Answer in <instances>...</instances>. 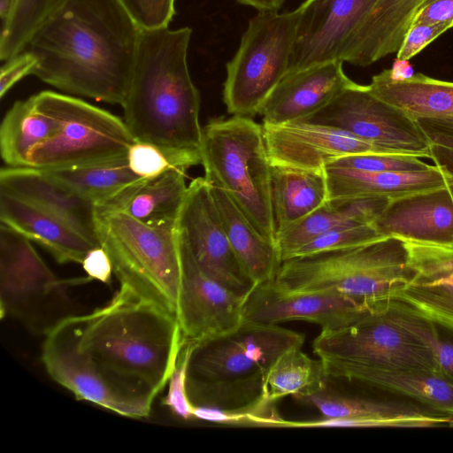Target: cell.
<instances>
[{
  "instance_id": "obj_25",
  "label": "cell",
  "mask_w": 453,
  "mask_h": 453,
  "mask_svg": "<svg viewBox=\"0 0 453 453\" xmlns=\"http://www.w3.org/2000/svg\"><path fill=\"white\" fill-rule=\"evenodd\" d=\"M186 172L142 178L96 204V211L124 213L152 226H176L188 186Z\"/></svg>"
},
{
  "instance_id": "obj_33",
  "label": "cell",
  "mask_w": 453,
  "mask_h": 453,
  "mask_svg": "<svg viewBox=\"0 0 453 453\" xmlns=\"http://www.w3.org/2000/svg\"><path fill=\"white\" fill-rule=\"evenodd\" d=\"M47 172L96 204L142 179L131 170L127 156L102 164Z\"/></svg>"
},
{
  "instance_id": "obj_45",
  "label": "cell",
  "mask_w": 453,
  "mask_h": 453,
  "mask_svg": "<svg viewBox=\"0 0 453 453\" xmlns=\"http://www.w3.org/2000/svg\"><path fill=\"white\" fill-rule=\"evenodd\" d=\"M82 268L89 279L109 284L113 273L111 258L106 250L101 246L92 248L82 263Z\"/></svg>"
},
{
  "instance_id": "obj_28",
  "label": "cell",
  "mask_w": 453,
  "mask_h": 453,
  "mask_svg": "<svg viewBox=\"0 0 453 453\" xmlns=\"http://www.w3.org/2000/svg\"><path fill=\"white\" fill-rule=\"evenodd\" d=\"M270 194L276 240L328 200L325 171L271 163Z\"/></svg>"
},
{
  "instance_id": "obj_5",
  "label": "cell",
  "mask_w": 453,
  "mask_h": 453,
  "mask_svg": "<svg viewBox=\"0 0 453 453\" xmlns=\"http://www.w3.org/2000/svg\"><path fill=\"white\" fill-rule=\"evenodd\" d=\"M414 276L403 241L389 236L289 258L272 283L284 293L339 294L381 311Z\"/></svg>"
},
{
  "instance_id": "obj_36",
  "label": "cell",
  "mask_w": 453,
  "mask_h": 453,
  "mask_svg": "<svg viewBox=\"0 0 453 453\" xmlns=\"http://www.w3.org/2000/svg\"><path fill=\"white\" fill-rule=\"evenodd\" d=\"M67 0H13L2 24L0 58L8 60L19 53L28 38Z\"/></svg>"
},
{
  "instance_id": "obj_46",
  "label": "cell",
  "mask_w": 453,
  "mask_h": 453,
  "mask_svg": "<svg viewBox=\"0 0 453 453\" xmlns=\"http://www.w3.org/2000/svg\"><path fill=\"white\" fill-rule=\"evenodd\" d=\"M412 24H448L453 27V0H434L417 13Z\"/></svg>"
},
{
  "instance_id": "obj_15",
  "label": "cell",
  "mask_w": 453,
  "mask_h": 453,
  "mask_svg": "<svg viewBox=\"0 0 453 453\" xmlns=\"http://www.w3.org/2000/svg\"><path fill=\"white\" fill-rule=\"evenodd\" d=\"M63 286L30 240L0 223L1 318L11 316L35 324L42 303Z\"/></svg>"
},
{
  "instance_id": "obj_18",
  "label": "cell",
  "mask_w": 453,
  "mask_h": 453,
  "mask_svg": "<svg viewBox=\"0 0 453 453\" xmlns=\"http://www.w3.org/2000/svg\"><path fill=\"white\" fill-rule=\"evenodd\" d=\"M270 162L309 170L343 157L395 154L335 127L301 120L262 124Z\"/></svg>"
},
{
  "instance_id": "obj_53",
  "label": "cell",
  "mask_w": 453,
  "mask_h": 453,
  "mask_svg": "<svg viewBox=\"0 0 453 453\" xmlns=\"http://www.w3.org/2000/svg\"><path fill=\"white\" fill-rule=\"evenodd\" d=\"M432 1H434V0H427L426 4H428L429 2H432Z\"/></svg>"
},
{
  "instance_id": "obj_47",
  "label": "cell",
  "mask_w": 453,
  "mask_h": 453,
  "mask_svg": "<svg viewBox=\"0 0 453 453\" xmlns=\"http://www.w3.org/2000/svg\"><path fill=\"white\" fill-rule=\"evenodd\" d=\"M417 122L433 144L453 149V128L434 119H421Z\"/></svg>"
},
{
  "instance_id": "obj_22",
  "label": "cell",
  "mask_w": 453,
  "mask_h": 453,
  "mask_svg": "<svg viewBox=\"0 0 453 453\" xmlns=\"http://www.w3.org/2000/svg\"><path fill=\"white\" fill-rule=\"evenodd\" d=\"M329 199L399 198L449 187L453 173L437 165L419 172L364 171L326 166Z\"/></svg>"
},
{
  "instance_id": "obj_48",
  "label": "cell",
  "mask_w": 453,
  "mask_h": 453,
  "mask_svg": "<svg viewBox=\"0 0 453 453\" xmlns=\"http://www.w3.org/2000/svg\"><path fill=\"white\" fill-rule=\"evenodd\" d=\"M430 159L434 165L453 173V149L432 143ZM448 188L453 200V184L449 185Z\"/></svg>"
},
{
  "instance_id": "obj_13",
  "label": "cell",
  "mask_w": 453,
  "mask_h": 453,
  "mask_svg": "<svg viewBox=\"0 0 453 453\" xmlns=\"http://www.w3.org/2000/svg\"><path fill=\"white\" fill-rule=\"evenodd\" d=\"M298 402L316 408L323 419L288 421V427L350 426L422 428L448 425L451 416L407 399L383 400L342 394L326 386Z\"/></svg>"
},
{
  "instance_id": "obj_35",
  "label": "cell",
  "mask_w": 453,
  "mask_h": 453,
  "mask_svg": "<svg viewBox=\"0 0 453 453\" xmlns=\"http://www.w3.org/2000/svg\"><path fill=\"white\" fill-rule=\"evenodd\" d=\"M388 318L432 351L439 371L453 380V328L428 320L405 303L391 299L385 307Z\"/></svg>"
},
{
  "instance_id": "obj_16",
  "label": "cell",
  "mask_w": 453,
  "mask_h": 453,
  "mask_svg": "<svg viewBox=\"0 0 453 453\" xmlns=\"http://www.w3.org/2000/svg\"><path fill=\"white\" fill-rule=\"evenodd\" d=\"M377 0H305L288 72L341 60L345 46Z\"/></svg>"
},
{
  "instance_id": "obj_17",
  "label": "cell",
  "mask_w": 453,
  "mask_h": 453,
  "mask_svg": "<svg viewBox=\"0 0 453 453\" xmlns=\"http://www.w3.org/2000/svg\"><path fill=\"white\" fill-rule=\"evenodd\" d=\"M376 311H380L343 295L284 293L270 281L255 287L246 296L242 322L278 325L304 320L319 325L321 330H334Z\"/></svg>"
},
{
  "instance_id": "obj_7",
  "label": "cell",
  "mask_w": 453,
  "mask_h": 453,
  "mask_svg": "<svg viewBox=\"0 0 453 453\" xmlns=\"http://www.w3.org/2000/svg\"><path fill=\"white\" fill-rule=\"evenodd\" d=\"M96 222L99 245L119 285L177 317L181 268L176 226H148L113 211H96Z\"/></svg>"
},
{
  "instance_id": "obj_44",
  "label": "cell",
  "mask_w": 453,
  "mask_h": 453,
  "mask_svg": "<svg viewBox=\"0 0 453 453\" xmlns=\"http://www.w3.org/2000/svg\"><path fill=\"white\" fill-rule=\"evenodd\" d=\"M35 65L36 59L25 50L6 60L0 72V96L4 97L15 83L32 74Z\"/></svg>"
},
{
  "instance_id": "obj_40",
  "label": "cell",
  "mask_w": 453,
  "mask_h": 453,
  "mask_svg": "<svg viewBox=\"0 0 453 453\" xmlns=\"http://www.w3.org/2000/svg\"><path fill=\"white\" fill-rule=\"evenodd\" d=\"M408 264L421 277H434L453 273V245L403 241Z\"/></svg>"
},
{
  "instance_id": "obj_30",
  "label": "cell",
  "mask_w": 453,
  "mask_h": 453,
  "mask_svg": "<svg viewBox=\"0 0 453 453\" xmlns=\"http://www.w3.org/2000/svg\"><path fill=\"white\" fill-rule=\"evenodd\" d=\"M389 199L365 197L329 199L276 237L281 262L301 247L336 227L373 224Z\"/></svg>"
},
{
  "instance_id": "obj_42",
  "label": "cell",
  "mask_w": 453,
  "mask_h": 453,
  "mask_svg": "<svg viewBox=\"0 0 453 453\" xmlns=\"http://www.w3.org/2000/svg\"><path fill=\"white\" fill-rule=\"evenodd\" d=\"M189 350V342H184L168 381V391L164 400V404L183 419L193 418L194 408L188 399L186 385Z\"/></svg>"
},
{
  "instance_id": "obj_14",
  "label": "cell",
  "mask_w": 453,
  "mask_h": 453,
  "mask_svg": "<svg viewBox=\"0 0 453 453\" xmlns=\"http://www.w3.org/2000/svg\"><path fill=\"white\" fill-rule=\"evenodd\" d=\"M178 239L181 276L177 319L183 342H199L236 329L242 323L246 296L207 275L179 234Z\"/></svg>"
},
{
  "instance_id": "obj_49",
  "label": "cell",
  "mask_w": 453,
  "mask_h": 453,
  "mask_svg": "<svg viewBox=\"0 0 453 453\" xmlns=\"http://www.w3.org/2000/svg\"><path fill=\"white\" fill-rule=\"evenodd\" d=\"M239 3L251 6L258 12L279 11L285 0H236Z\"/></svg>"
},
{
  "instance_id": "obj_37",
  "label": "cell",
  "mask_w": 453,
  "mask_h": 453,
  "mask_svg": "<svg viewBox=\"0 0 453 453\" xmlns=\"http://www.w3.org/2000/svg\"><path fill=\"white\" fill-rule=\"evenodd\" d=\"M128 165L140 178H153L172 170H187L202 163L199 150L135 141L127 152Z\"/></svg>"
},
{
  "instance_id": "obj_2",
  "label": "cell",
  "mask_w": 453,
  "mask_h": 453,
  "mask_svg": "<svg viewBox=\"0 0 453 453\" xmlns=\"http://www.w3.org/2000/svg\"><path fill=\"white\" fill-rule=\"evenodd\" d=\"M142 28L119 0H67L27 41L32 73L70 94L122 104ZM21 50V51H22Z\"/></svg>"
},
{
  "instance_id": "obj_20",
  "label": "cell",
  "mask_w": 453,
  "mask_h": 453,
  "mask_svg": "<svg viewBox=\"0 0 453 453\" xmlns=\"http://www.w3.org/2000/svg\"><path fill=\"white\" fill-rule=\"evenodd\" d=\"M0 192L51 213L99 245L96 204L50 173L35 167H3Z\"/></svg>"
},
{
  "instance_id": "obj_11",
  "label": "cell",
  "mask_w": 453,
  "mask_h": 453,
  "mask_svg": "<svg viewBox=\"0 0 453 453\" xmlns=\"http://www.w3.org/2000/svg\"><path fill=\"white\" fill-rule=\"evenodd\" d=\"M301 121L343 129L395 154L431 158L432 142L418 122L357 84L326 107Z\"/></svg>"
},
{
  "instance_id": "obj_52",
  "label": "cell",
  "mask_w": 453,
  "mask_h": 453,
  "mask_svg": "<svg viewBox=\"0 0 453 453\" xmlns=\"http://www.w3.org/2000/svg\"><path fill=\"white\" fill-rule=\"evenodd\" d=\"M447 426H449V427H453V418H451V419L449 421V423H448Z\"/></svg>"
},
{
  "instance_id": "obj_31",
  "label": "cell",
  "mask_w": 453,
  "mask_h": 453,
  "mask_svg": "<svg viewBox=\"0 0 453 453\" xmlns=\"http://www.w3.org/2000/svg\"><path fill=\"white\" fill-rule=\"evenodd\" d=\"M58 125V120L39 105L34 96L15 102L0 127V151L5 165L29 166L32 152L55 134Z\"/></svg>"
},
{
  "instance_id": "obj_8",
  "label": "cell",
  "mask_w": 453,
  "mask_h": 453,
  "mask_svg": "<svg viewBox=\"0 0 453 453\" xmlns=\"http://www.w3.org/2000/svg\"><path fill=\"white\" fill-rule=\"evenodd\" d=\"M34 97L59 125L32 152L30 167L51 171L110 162L127 157L135 142L124 120L81 99L53 91Z\"/></svg>"
},
{
  "instance_id": "obj_27",
  "label": "cell",
  "mask_w": 453,
  "mask_h": 453,
  "mask_svg": "<svg viewBox=\"0 0 453 453\" xmlns=\"http://www.w3.org/2000/svg\"><path fill=\"white\" fill-rule=\"evenodd\" d=\"M210 189L230 244L254 287L272 281L281 264L276 244L255 227L225 190L211 183Z\"/></svg>"
},
{
  "instance_id": "obj_29",
  "label": "cell",
  "mask_w": 453,
  "mask_h": 453,
  "mask_svg": "<svg viewBox=\"0 0 453 453\" xmlns=\"http://www.w3.org/2000/svg\"><path fill=\"white\" fill-rule=\"evenodd\" d=\"M369 90L416 121L421 119L453 118V81L437 80L417 73L395 80L389 69L372 76Z\"/></svg>"
},
{
  "instance_id": "obj_24",
  "label": "cell",
  "mask_w": 453,
  "mask_h": 453,
  "mask_svg": "<svg viewBox=\"0 0 453 453\" xmlns=\"http://www.w3.org/2000/svg\"><path fill=\"white\" fill-rule=\"evenodd\" d=\"M0 223L44 247L60 264H81L98 246L64 219L1 192Z\"/></svg>"
},
{
  "instance_id": "obj_51",
  "label": "cell",
  "mask_w": 453,
  "mask_h": 453,
  "mask_svg": "<svg viewBox=\"0 0 453 453\" xmlns=\"http://www.w3.org/2000/svg\"><path fill=\"white\" fill-rule=\"evenodd\" d=\"M13 0H0V17L2 24L7 19L12 9Z\"/></svg>"
},
{
  "instance_id": "obj_50",
  "label": "cell",
  "mask_w": 453,
  "mask_h": 453,
  "mask_svg": "<svg viewBox=\"0 0 453 453\" xmlns=\"http://www.w3.org/2000/svg\"><path fill=\"white\" fill-rule=\"evenodd\" d=\"M393 79L403 80L410 78L414 74L412 66L408 60L395 59L392 68L389 69Z\"/></svg>"
},
{
  "instance_id": "obj_10",
  "label": "cell",
  "mask_w": 453,
  "mask_h": 453,
  "mask_svg": "<svg viewBox=\"0 0 453 453\" xmlns=\"http://www.w3.org/2000/svg\"><path fill=\"white\" fill-rule=\"evenodd\" d=\"M312 349L329 379L350 368L440 372L427 346L393 322L385 307L346 326L321 330Z\"/></svg>"
},
{
  "instance_id": "obj_1",
  "label": "cell",
  "mask_w": 453,
  "mask_h": 453,
  "mask_svg": "<svg viewBox=\"0 0 453 453\" xmlns=\"http://www.w3.org/2000/svg\"><path fill=\"white\" fill-rule=\"evenodd\" d=\"M183 342L173 313L120 286L106 305L49 327L42 361L77 400L141 418L168 383Z\"/></svg>"
},
{
  "instance_id": "obj_43",
  "label": "cell",
  "mask_w": 453,
  "mask_h": 453,
  "mask_svg": "<svg viewBox=\"0 0 453 453\" xmlns=\"http://www.w3.org/2000/svg\"><path fill=\"white\" fill-rule=\"evenodd\" d=\"M450 28L448 24H412L396 52V58L409 61Z\"/></svg>"
},
{
  "instance_id": "obj_39",
  "label": "cell",
  "mask_w": 453,
  "mask_h": 453,
  "mask_svg": "<svg viewBox=\"0 0 453 453\" xmlns=\"http://www.w3.org/2000/svg\"><path fill=\"white\" fill-rule=\"evenodd\" d=\"M420 158L406 154H358L338 158L326 166L388 172H419L433 167Z\"/></svg>"
},
{
  "instance_id": "obj_3",
  "label": "cell",
  "mask_w": 453,
  "mask_h": 453,
  "mask_svg": "<svg viewBox=\"0 0 453 453\" xmlns=\"http://www.w3.org/2000/svg\"><path fill=\"white\" fill-rule=\"evenodd\" d=\"M303 342V334L250 322H242L227 334L189 342L186 385L190 403L247 415L254 425L276 426L282 418L264 399L265 376L282 353Z\"/></svg>"
},
{
  "instance_id": "obj_41",
  "label": "cell",
  "mask_w": 453,
  "mask_h": 453,
  "mask_svg": "<svg viewBox=\"0 0 453 453\" xmlns=\"http://www.w3.org/2000/svg\"><path fill=\"white\" fill-rule=\"evenodd\" d=\"M142 30L168 27L175 14V0H119Z\"/></svg>"
},
{
  "instance_id": "obj_19",
  "label": "cell",
  "mask_w": 453,
  "mask_h": 453,
  "mask_svg": "<svg viewBox=\"0 0 453 453\" xmlns=\"http://www.w3.org/2000/svg\"><path fill=\"white\" fill-rule=\"evenodd\" d=\"M342 64L334 60L288 72L265 103L260 111L263 122L302 120L355 87L357 83L345 74Z\"/></svg>"
},
{
  "instance_id": "obj_4",
  "label": "cell",
  "mask_w": 453,
  "mask_h": 453,
  "mask_svg": "<svg viewBox=\"0 0 453 453\" xmlns=\"http://www.w3.org/2000/svg\"><path fill=\"white\" fill-rule=\"evenodd\" d=\"M191 33L187 27L142 30L121 104L135 141L200 151V96L187 62Z\"/></svg>"
},
{
  "instance_id": "obj_21",
  "label": "cell",
  "mask_w": 453,
  "mask_h": 453,
  "mask_svg": "<svg viewBox=\"0 0 453 453\" xmlns=\"http://www.w3.org/2000/svg\"><path fill=\"white\" fill-rule=\"evenodd\" d=\"M383 237L453 245V200L446 188L388 202L373 222Z\"/></svg>"
},
{
  "instance_id": "obj_23",
  "label": "cell",
  "mask_w": 453,
  "mask_h": 453,
  "mask_svg": "<svg viewBox=\"0 0 453 453\" xmlns=\"http://www.w3.org/2000/svg\"><path fill=\"white\" fill-rule=\"evenodd\" d=\"M427 0H377L348 41L342 62L367 66L397 52Z\"/></svg>"
},
{
  "instance_id": "obj_9",
  "label": "cell",
  "mask_w": 453,
  "mask_h": 453,
  "mask_svg": "<svg viewBox=\"0 0 453 453\" xmlns=\"http://www.w3.org/2000/svg\"><path fill=\"white\" fill-rule=\"evenodd\" d=\"M300 13V7L284 12H258L250 19L237 51L226 64L223 95L228 113H260L288 72Z\"/></svg>"
},
{
  "instance_id": "obj_12",
  "label": "cell",
  "mask_w": 453,
  "mask_h": 453,
  "mask_svg": "<svg viewBox=\"0 0 453 453\" xmlns=\"http://www.w3.org/2000/svg\"><path fill=\"white\" fill-rule=\"evenodd\" d=\"M176 229L207 275L242 296H247L255 288L230 244L204 176L188 186Z\"/></svg>"
},
{
  "instance_id": "obj_6",
  "label": "cell",
  "mask_w": 453,
  "mask_h": 453,
  "mask_svg": "<svg viewBox=\"0 0 453 453\" xmlns=\"http://www.w3.org/2000/svg\"><path fill=\"white\" fill-rule=\"evenodd\" d=\"M204 178L221 188L269 241L276 244L271 205V162L262 125L250 117L214 119L202 129Z\"/></svg>"
},
{
  "instance_id": "obj_38",
  "label": "cell",
  "mask_w": 453,
  "mask_h": 453,
  "mask_svg": "<svg viewBox=\"0 0 453 453\" xmlns=\"http://www.w3.org/2000/svg\"><path fill=\"white\" fill-rule=\"evenodd\" d=\"M381 238L384 237L373 224L336 227L319 235L298 249L292 257L358 246Z\"/></svg>"
},
{
  "instance_id": "obj_34",
  "label": "cell",
  "mask_w": 453,
  "mask_h": 453,
  "mask_svg": "<svg viewBox=\"0 0 453 453\" xmlns=\"http://www.w3.org/2000/svg\"><path fill=\"white\" fill-rule=\"evenodd\" d=\"M392 299L428 320L453 328V273L434 277L415 275Z\"/></svg>"
},
{
  "instance_id": "obj_26",
  "label": "cell",
  "mask_w": 453,
  "mask_h": 453,
  "mask_svg": "<svg viewBox=\"0 0 453 453\" xmlns=\"http://www.w3.org/2000/svg\"><path fill=\"white\" fill-rule=\"evenodd\" d=\"M336 379L396 395L453 418V380L438 371L350 368Z\"/></svg>"
},
{
  "instance_id": "obj_32",
  "label": "cell",
  "mask_w": 453,
  "mask_h": 453,
  "mask_svg": "<svg viewBox=\"0 0 453 453\" xmlns=\"http://www.w3.org/2000/svg\"><path fill=\"white\" fill-rule=\"evenodd\" d=\"M328 379L319 359L311 358L301 347H293L282 353L267 372L264 399L273 404L287 395H307L326 386Z\"/></svg>"
}]
</instances>
